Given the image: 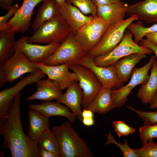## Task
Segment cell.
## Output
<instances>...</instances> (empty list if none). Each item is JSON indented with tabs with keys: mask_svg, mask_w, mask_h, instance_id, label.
Here are the masks:
<instances>
[{
	"mask_svg": "<svg viewBox=\"0 0 157 157\" xmlns=\"http://www.w3.org/2000/svg\"><path fill=\"white\" fill-rule=\"evenodd\" d=\"M21 97L20 93L15 96L8 109L7 118L0 123V135L3 138L1 149H8L12 157H39L37 142L23 131Z\"/></svg>",
	"mask_w": 157,
	"mask_h": 157,
	"instance_id": "obj_1",
	"label": "cell"
},
{
	"mask_svg": "<svg viewBox=\"0 0 157 157\" xmlns=\"http://www.w3.org/2000/svg\"><path fill=\"white\" fill-rule=\"evenodd\" d=\"M72 124L67 121L52 128L58 141L60 157H93L87 144L80 137Z\"/></svg>",
	"mask_w": 157,
	"mask_h": 157,
	"instance_id": "obj_2",
	"label": "cell"
},
{
	"mask_svg": "<svg viewBox=\"0 0 157 157\" xmlns=\"http://www.w3.org/2000/svg\"><path fill=\"white\" fill-rule=\"evenodd\" d=\"M70 32V27L61 14L43 23L26 41L28 43L60 44Z\"/></svg>",
	"mask_w": 157,
	"mask_h": 157,
	"instance_id": "obj_3",
	"label": "cell"
},
{
	"mask_svg": "<svg viewBox=\"0 0 157 157\" xmlns=\"http://www.w3.org/2000/svg\"><path fill=\"white\" fill-rule=\"evenodd\" d=\"M133 35L130 31L126 30L122 40L114 49L106 54L94 58L96 65L100 67L108 66L113 65L120 59L132 54H152L153 52L150 49L136 43L132 39Z\"/></svg>",
	"mask_w": 157,
	"mask_h": 157,
	"instance_id": "obj_4",
	"label": "cell"
},
{
	"mask_svg": "<svg viewBox=\"0 0 157 157\" xmlns=\"http://www.w3.org/2000/svg\"><path fill=\"white\" fill-rule=\"evenodd\" d=\"M88 52L77 41L75 34L70 32L67 38L60 44L56 51L42 63L49 66L74 63L86 56Z\"/></svg>",
	"mask_w": 157,
	"mask_h": 157,
	"instance_id": "obj_5",
	"label": "cell"
},
{
	"mask_svg": "<svg viewBox=\"0 0 157 157\" xmlns=\"http://www.w3.org/2000/svg\"><path fill=\"white\" fill-rule=\"evenodd\" d=\"M136 20H138V17L136 15H133L116 24L109 26L99 43L88 53L95 58L111 51L121 41L128 26Z\"/></svg>",
	"mask_w": 157,
	"mask_h": 157,
	"instance_id": "obj_6",
	"label": "cell"
},
{
	"mask_svg": "<svg viewBox=\"0 0 157 157\" xmlns=\"http://www.w3.org/2000/svg\"><path fill=\"white\" fill-rule=\"evenodd\" d=\"M156 59L155 55H153L144 65L140 67H134L132 71L130 81L127 84L119 88L111 90L112 109L124 105L128 101V96L133 88L148 80L150 76L148 74L149 70Z\"/></svg>",
	"mask_w": 157,
	"mask_h": 157,
	"instance_id": "obj_7",
	"label": "cell"
},
{
	"mask_svg": "<svg viewBox=\"0 0 157 157\" xmlns=\"http://www.w3.org/2000/svg\"><path fill=\"white\" fill-rule=\"evenodd\" d=\"M108 26L100 17L93 16L77 31L75 34L76 39L80 46L88 52L98 44Z\"/></svg>",
	"mask_w": 157,
	"mask_h": 157,
	"instance_id": "obj_8",
	"label": "cell"
},
{
	"mask_svg": "<svg viewBox=\"0 0 157 157\" xmlns=\"http://www.w3.org/2000/svg\"><path fill=\"white\" fill-rule=\"evenodd\" d=\"M69 68L76 74L79 84L83 93L82 106L85 109L103 87L94 74L88 68L74 63Z\"/></svg>",
	"mask_w": 157,
	"mask_h": 157,
	"instance_id": "obj_9",
	"label": "cell"
},
{
	"mask_svg": "<svg viewBox=\"0 0 157 157\" xmlns=\"http://www.w3.org/2000/svg\"><path fill=\"white\" fill-rule=\"evenodd\" d=\"M46 74L40 69L26 76H22L14 85L0 92V123L7 117L9 108L15 96L27 85L44 78Z\"/></svg>",
	"mask_w": 157,
	"mask_h": 157,
	"instance_id": "obj_10",
	"label": "cell"
},
{
	"mask_svg": "<svg viewBox=\"0 0 157 157\" xmlns=\"http://www.w3.org/2000/svg\"><path fill=\"white\" fill-rule=\"evenodd\" d=\"M94 58L88 53L74 63L85 67L91 70L103 88L113 90L119 88L124 85V83L117 76L114 65L106 67L97 66L94 63Z\"/></svg>",
	"mask_w": 157,
	"mask_h": 157,
	"instance_id": "obj_11",
	"label": "cell"
},
{
	"mask_svg": "<svg viewBox=\"0 0 157 157\" xmlns=\"http://www.w3.org/2000/svg\"><path fill=\"white\" fill-rule=\"evenodd\" d=\"M27 37L23 36L15 41L13 51L22 52L34 63H42L53 53L60 44L54 42L43 45L33 44L26 42Z\"/></svg>",
	"mask_w": 157,
	"mask_h": 157,
	"instance_id": "obj_12",
	"label": "cell"
},
{
	"mask_svg": "<svg viewBox=\"0 0 157 157\" xmlns=\"http://www.w3.org/2000/svg\"><path fill=\"white\" fill-rule=\"evenodd\" d=\"M7 82L11 83L23 74L37 71L40 69L31 62L22 52L15 51L3 65Z\"/></svg>",
	"mask_w": 157,
	"mask_h": 157,
	"instance_id": "obj_13",
	"label": "cell"
},
{
	"mask_svg": "<svg viewBox=\"0 0 157 157\" xmlns=\"http://www.w3.org/2000/svg\"><path fill=\"white\" fill-rule=\"evenodd\" d=\"M20 7L7 23V31L23 33L27 31L31 25L33 10L39 3L44 0H23Z\"/></svg>",
	"mask_w": 157,
	"mask_h": 157,
	"instance_id": "obj_14",
	"label": "cell"
},
{
	"mask_svg": "<svg viewBox=\"0 0 157 157\" xmlns=\"http://www.w3.org/2000/svg\"><path fill=\"white\" fill-rule=\"evenodd\" d=\"M35 64L48 78L56 81L61 90L67 88L73 82H78L76 74L69 71L68 64L56 66L47 65L43 63Z\"/></svg>",
	"mask_w": 157,
	"mask_h": 157,
	"instance_id": "obj_15",
	"label": "cell"
},
{
	"mask_svg": "<svg viewBox=\"0 0 157 157\" xmlns=\"http://www.w3.org/2000/svg\"><path fill=\"white\" fill-rule=\"evenodd\" d=\"M36 83V91L27 98V101L38 100L47 102L56 100L63 94L55 81L48 78L46 80H39Z\"/></svg>",
	"mask_w": 157,
	"mask_h": 157,
	"instance_id": "obj_16",
	"label": "cell"
},
{
	"mask_svg": "<svg viewBox=\"0 0 157 157\" xmlns=\"http://www.w3.org/2000/svg\"><path fill=\"white\" fill-rule=\"evenodd\" d=\"M83 96V91L78 82L75 81L70 84L65 93L56 101L67 106L79 120L82 121L81 106Z\"/></svg>",
	"mask_w": 157,
	"mask_h": 157,
	"instance_id": "obj_17",
	"label": "cell"
},
{
	"mask_svg": "<svg viewBox=\"0 0 157 157\" xmlns=\"http://www.w3.org/2000/svg\"><path fill=\"white\" fill-rule=\"evenodd\" d=\"M126 15H136L138 20L147 23H157V0H144L129 6Z\"/></svg>",
	"mask_w": 157,
	"mask_h": 157,
	"instance_id": "obj_18",
	"label": "cell"
},
{
	"mask_svg": "<svg viewBox=\"0 0 157 157\" xmlns=\"http://www.w3.org/2000/svg\"><path fill=\"white\" fill-rule=\"evenodd\" d=\"M60 7V14L68 24L70 32L74 34L81 27L90 22L93 17L84 15L77 7L66 2Z\"/></svg>",
	"mask_w": 157,
	"mask_h": 157,
	"instance_id": "obj_19",
	"label": "cell"
},
{
	"mask_svg": "<svg viewBox=\"0 0 157 157\" xmlns=\"http://www.w3.org/2000/svg\"><path fill=\"white\" fill-rule=\"evenodd\" d=\"M129 5L121 1L97 7V16L103 19L109 26L123 20Z\"/></svg>",
	"mask_w": 157,
	"mask_h": 157,
	"instance_id": "obj_20",
	"label": "cell"
},
{
	"mask_svg": "<svg viewBox=\"0 0 157 157\" xmlns=\"http://www.w3.org/2000/svg\"><path fill=\"white\" fill-rule=\"evenodd\" d=\"M28 107L30 109L38 111L49 118L54 116L65 117L72 124L74 122L76 117L68 107L56 101L44 102L40 104H29Z\"/></svg>",
	"mask_w": 157,
	"mask_h": 157,
	"instance_id": "obj_21",
	"label": "cell"
},
{
	"mask_svg": "<svg viewBox=\"0 0 157 157\" xmlns=\"http://www.w3.org/2000/svg\"><path fill=\"white\" fill-rule=\"evenodd\" d=\"M28 135L32 140L37 142L40 135L49 129V118L39 112L31 109L28 110Z\"/></svg>",
	"mask_w": 157,
	"mask_h": 157,
	"instance_id": "obj_22",
	"label": "cell"
},
{
	"mask_svg": "<svg viewBox=\"0 0 157 157\" xmlns=\"http://www.w3.org/2000/svg\"><path fill=\"white\" fill-rule=\"evenodd\" d=\"M146 55L142 53L132 54L120 59L114 64L116 74L121 81L124 83L129 81L135 65L145 58Z\"/></svg>",
	"mask_w": 157,
	"mask_h": 157,
	"instance_id": "obj_23",
	"label": "cell"
},
{
	"mask_svg": "<svg viewBox=\"0 0 157 157\" xmlns=\"http://www.w3.org/2000/svg\"><path fill=\"white\" fill-rule=\"evenodd\" d=\"M43 1L32 24L33 32L43 23L60 14V6L55 0H44Z\"/></svg>",
	"mask_w": 157,
	"mask_h": 157,
	"instance_id": "obj_24",
	"label": "cell"
},
{
	"mask_svg": "<svg viewBox=\"0 0 157 157\" xmlns=\"http://www.w3.org/2000/svg\"><path fill=\"white\" fill-rule=\"evenodd\" d=\"M157 91V66L156 59L152 67L148 80L141 84L137 96L144 104H150Z\"/></svg>",
	"mask_w": 157,
	"mask_h": 157,
	"instance_id": "obj_25",
	"label": "cell"
},
{
	"mask_svg": "<svg viewBox=\"0 0 157 157\" xmlns=\"http://www.w3.org/2000/svg\"><path fill=\"white\" fill-rule=\"evenodd\" d=\"M112 89L102 87L85 109L93 113L105 114L112 110L111 93Z\"/></svg>",
	"mask_w": 157,
	"mask_h": 157,
	"instance_id": "obj_26",
	"label": "cell"
},
{
	"mask_svg": "<svg viewBox=\"0 0 157 157\" xmlns=\"http://www.w3.org/2000/svg\"><path fill=\"white\" fill-rule=\"evenodd\" d=\"M15 32L0 31V65H3L14 54L13 47L15 42Z\"/></svg>",
	"mask_w": 157,
	"mask_h": 157,
	"instance_id": "obj_27",
	"label": "cell"
},
{
	"mask_svg": "<svg viewBox=\"0 0 157 157\" xmlns=\"http://www.w3.org/2000/svg\"><path fill=\"white\" fill-rule=\"evenodd\" d=\"M37 143L38 148H42L50 151L60 156L57 139L52 130L49 129L40 135Z\"/></svg>",
	"mask_w": 157,
	"mask_h": 157,
	"instance_id": "obj_28",
	"label": "cell"
},
{
	"mask_svg": "<svg viewBox=\"0 0 157 157\" xmlns=\"http://www.w3.org/2000/svg\"><path fill=\"white\" fill-rule=\"evenodd\" d=\"M127 28L132 32L134 38V42L138 44L147 34L157 32V23L149 27H145L142 22L138 21L131 23Z\"/></svg>",
	"mask_w": 157,
	"mask_h": 157,
	"instance_id": "obj_29",
	"label": "cell"
},
{
	"mask_svg": "<svg viewBox=\"0 0 157 157\" xmlns=\"http://www.w3.org/2000/svg\"><path fill=\"white\" fill-rule=\"evenodd\" d=\"M66 2L73 4L85 15H97V7L92 0H66Z\"/></svg>",
	"mask_w": 157,
	"mask_h": 157,
	"instance_id": "obj_30",
	"label": "cell"
},
{
	"mask_svg": "<svg viewBox=\"0 0 157 157\" xmlns=\"http://www.w3.org/2000/svg\"><path fill=\"white\" fill-rule=\"evenodd\" d=\"M107 141L105 144L108 145L110 144H113L117 146L121 150L123 154V157H139L133 150L129 146L128 142L125 140L124 143L122 144L121 142H117L114 138L111 133L109 132L108 134L106 135Z\"/></svg>",
	"mask_w": 157,
	"mask_h": 157,
	"instance_id": "obj_31",
	"label": "cell"
},
{
	"mask_svg": "<svg viewBox=\"0 0 157 157\" xmlns=\"http://www.w3.org/2000/svg\"><path fill=\"white\" fill-rule=\"evenodd\" d=\"M139 131L140 138L143 144L150 140L157 138V123L144 124L139 128Z\"/></svg>",
	"mask_w": 157,
	"mask_h": 157,
	"instance_id": "obj_32",
	"label": "cell"
},
{
	"mask_svg": "<svg viewBox=\"0 0 157 157\" xmlns=\"http://www.w3.org/2000/svg\"><path fill=\"white\" fill-rule=\"evenodd\" d=\"M138 149H133L139 157H157V143L153 139L149 140Z\"/></svg>",
	"mask_w": 157,
	"mask_h": 157,
	"instance_id": "obj_33",
	"label": "cell"
},
{
	"mask_svg": "<svg viewBox=\"0 0 157 157\" xmlns=\"http://www.w3.org/2000/svg\"><path fill=\"white\" fill-rule=\"evenodd\" d=\"M115 133L120 138L122 136H127L133 134L135 129L129 126L122 120L114 121L112 122Z\"/></svg>",
	"mask_w": 157,
	"mask_h": 157,
	"instance_id": "obj_34",
	"label": "cell"
},
{
	"mask_svg": "<svg viewBox=\"0 0 157 157\" xmlns=\"http://www.w3.org/2000/svg\"><path fill=\"white\" fill-rule=\"evenodd\" d=\"M126 107L135 112L143 120L144 124H150L157 123V111H143L137 110L131 106H126Z\"/></svg>",
	"mask_w": 157,
	"mask_h": 157,
	"instance_id": "obj_35",
	"label": "cell"
},
{
	"mask_svg": "<svg viewBox=\"0 0 157 157\" xmlns=\"http://www.w3.org/2000/svg\"><path fill=\"white\" fill-rule=\"evenodd\" d=\"M19 8L17 4H15L11 6L6 15L0 17V31H7L8 20L14 15Z\"/></svg>",
	"mask_w": 157,
	"mask_h": 157,
	"instance_id": "obj_36",
	"label": "cell"
},
{
	"mask_svg": "<svg viewBox=\"0 0 157 157\" xmlns=\"http://www.w3.org/2000/svg\"><path fill=\"white\" fill-rule=\"evenodd\" d=\"M140 44L141 46L149 49L154 53L156 58V63L157 66V46L147 39H142L140 41Z\"/></svg>",
	"mask_w": 157,
	"mask_h": 157,
	"instance_id": "obj_37",
	"label": "cell"
},
{
	"mask_svg": "<svg viewBox=\"0 0 157 157\" xmlns=\"http://www.w3.org/2000/svg\"><path fill=\"white\" fill-rule=\"evenodd\" d=\"M38 149L39 157H60V155L54 152L42 148Z\"/></svg>",
	"mask_w": 157,
	"mask_h": 157,
	"instance_id": "obj_38",
	"label": "cell"
},
{
	"mask_svg": "<svg viewBox=\"0 0 157 157\" xmlns=\"http://www.w3.org/2000/svg\"><path fill=\"white\" fill-rule=\"evenodd\" d=\"M97 7L107 5L121 1V0H92Z\"/></svg>",
	"mask_w": 157,
	"mask_h": 157,
	"instance_id": "obj_39",
	"label": "cell"
},
{
	"mask_svg": "<svg viewBox=\"0 0 157 157\" xmlns=\"http://www.w3.org/2000/svg\"><path fill=\"white\" fill-rule=\"evenodd\" d=\"M13 0H0V6L3 9L8 11L11 7Z\"/></svg>",
	"mask_w": 157,
	"mask_h": 157,
	"instance_id": "obj_40",
	"label": "cell"
},
{
	"mask_svg": "<svg viewBox=\"0 0 157 157\" xmlns=\"http://www.w3.org/2000/svg\"><path fill=\"white\" fill-rule=\"evenodd\" d=\"M145 37L146 39L157 46V32L148 34Z\"/></svg>",
	"mask_w": 157,
	"mask_h": 157,
	"instance_id": "obj_41",
	"label": "cell"
},
{
	"mask_svg": "<svg viewBox=\"0 0 157 157\" xmlns=\"http://www.w3.org/2000/svg\"><path fill=\"white\" fill-rule=\"evenodd\" d=\"M3 65L0 66V87L4 86L7 82L6 75L4 72Z\"/></svg>",
	"mask_w": 157,
	"mask_h": 157,
	"instance_id": "obj_42",
	"label": "cell"
},
{
	"mask_svg": "<svg viewBox=\"0 0 157 157\" xmlns=\"http://www.w3.org/2000/svg\"><path fill=\"white\" fill-rule=\"evenodd\" d=\"M93 113L90 110L83 109L82 112V118H92L93 117Z\"/></svg>",
	"mask_w": 157,
	"mask_h": 157,
	"instance_id": "obj_43",
	"label": "cell"
},
{
	"mask_svg": "<svg viewBox=\"0 0 157 157\" xmlns=\"http://www.w3.org/2000/svg\"><path fill=\"white\" fill-rule=\"evenodd\" d=\"M82 121L84 125L87 126H92L94 124L93 117L83 118Z\"/></svg>",
	"mask_w": 157,
	"mask_h": 157,
	"instance_id": "obj_44",
	"label": "cell"
},
{
	"mask_svg": "<svg viewBox=\"0 0 157 157\" xmlns=\"http://www.w3.org/2000/svg\"><path fill=\"white\" fill-rule=\"evenodd\" d=\"M156 108H157V91L149 106V108L151 109Z\"/></svg>",
	"mask_w": 157,
	"mask_h": 157,
	"instance_id": "obj_45",
	"label": "cell"
},
{
	"mask_svg": "<svg viewBox=\"0 0 157 157\" xmlns=\"http://www.w3.org/2000/svg\"><path fill=\"white\" fill-rule=\"evenodd\" d=\"M66 0H55L58 4L60 6L66 2Z\"/></svg>",
	"mask_w": 157,
	"mask_h": 157,
	"instance_id": "obj_46",
	"label": "cell"
}]
</instances>
